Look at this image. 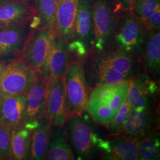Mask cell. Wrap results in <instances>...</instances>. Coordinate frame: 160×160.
<instances>
[{"mask_svg":"<svg viewBox=\"0 0 160 160\" xmlns=\"http://www.w3.org/2000/svg\"><path fill=\"white\" fill-rule=\"evenodd\" d=\"M93 38L90 55L113 50L119 12L123 9L117 0H92Z\"/></svg>","mask_w":160,"mask_h":160,"instance_id":"cell-1","label":"cell"},{"mask_svg":"<svg viewBox=\"0 0 160 160\" xmlns=\"http://www.w3.org/2000/svg\"><path fill=\"white\" fill-rule=\"evenodd\" d=\"M84 59L74 58L64 75L68 119L75 116H82L87 109L89 90L84 69Z\"/></svg>","mask_w":160,"mask_h":160,"instance_id":"cell-2","label":"cell"},{"mask_svg":"<svg viewBox=\"0 0 160 160\" xmlns=\"http://www.w3.org/2000/svg\"><path fill=\"white\" fill-rule=\"evenodd\" d=\"M147 30L143 22L136 14L129 9H121L118 15L113 49L130 53L138 59Z\"/></svg>","mask_w":160,"mask_h":160,"instance_id":"cell-3","label":"cell"},{"mask_svg":"<svg viewBox=\"0 0 160 160\" xmlns=\"http://www.w3.org/2000/svg\"><path fill=\"white\" fill-rule=\"evenodd\" d=\"M55 32L39 26L33 29L18 59L35 72L48 78L47 65Z\"/></svg>","mask_w":160,"mask_h":160,"instance_id":"cell-4","label":"cell"},{"mask_svg":"<svg viewBox=\"0 0 160 160\" xmlns=\"http://www.w3.org/2000/svg\"><path fill=\"white\" fill-rule=\"evenodd\" d=\"M92 0H78L75 16L74 38L68 48L77 58L85 59L92 49L93 38Z\"/></svg>","mask_w":160,"mask_h":160,"instance_id":"cell-5","label":"cell"},{"mask_svg":"<svg viewBox=\"0 0 160 160\" xmlns=\"http://www.w3.org/2000/svg\"><path fill=\"white\" fill-rule=\"evenodd\" d=\"M37 75L19 59L8 63L0 75V98L26 94Z\"/></svg>","mask_w":160,"mask_h":160,"instance_id":"cell-6","label":"cell"},{"mask_svg":"<svg viewBox=\"0 0 160 160\" xmlns=\"http://www.w3.org/2000/svg\"><path fill=\"white\" fill-rule=\"evenodd\" d=\"M40 25V18L12 28L0 29V62L7 65L18 59L33 30Z\"/></svg>","mask_w":160,"mask_h":160,"instance_id":"cell-7","label":"cell"},{"mask_svg":"<svg viewBox=\"0 0 160 160\" xmlns=\"http://www.w3.org/2000/svg\"><path fill=\"white\" fill-rule=\"evenodd\" d=\"M48 78L38 74L26 93L23 126L32 131L45 114Z\"/></svg>","mask_w":160,"mask_h":160,"instance_id":"cell-8","label":"cell"},{"mask_svg":"<svg viewBox=\"0 0 160 160\" xmlns=\"http://www.w3.org/2000/svg\"><path fill=\"white\" fill-rule=\"evenodd\" d=\"M81 116H75L68 120L69 138L81 160L92 157L97 148L99 139L92 126Z\"/></svg>","mask_w":160,"mask_h":160,"instance_id":"cell-9","label":"cell"},{"mask_svg":"<svg viewBox=\"0 0 160 160\" xmlns=\"http://www.w3.org/2000/svg\"><path fill=\"white\" fill-rule=\"evenodd\" d=\"M45 115L52 126H63L68 119L64 77H48Z\"/></svg>","mask_w":160,"mask_h":160,"instance_id":"cell-10","label":"cell"},{"mask_svg":"<svg viewBox=\"0 0 160 160\" xmlns=\"http://www.w3.org/2000/svg\"><path fill=\"white\" fill-rule=\"evenodd\" d=\"M158 90L157 82L145 74H137L129 79L126 99L131 109H152Z\"/></svg>","mask_w":160,"mask_h":160,"instance_id":"cell-11","label":"cell"},{"mask_svg":"<svg viewBox=\"0 0 160 160\" xmlns=\"http://www.w3.org/2000/svg\"><path fill=\"white\" fill-rule=\"evenodd\" d=\"M157 125L152 109L131 108L124 125L117 134L139 139L154 133Z\"/></svg>","mask_w":160,"mask_h":160,"instance_id":"cell-12","label":"cell"},{"mask_svg":"<svg viewBox=\"0 0 160 160\" xmlns=\"http://www.w3.org/2000/svg\"><path fill=\"white\" fill-rule=\"evenodd\" d=\"M112 139L99 138L97 148L103 151L106 160H139L138 152V139L120 134H114Z\"/></svg>","mask_w":160,"mask_h":160,"instance_id":"cell-13","label":"cell"},{"mask_svg":"<svg viewBox=\"0 0 160 160\" xmlns=\"http://www.w3.org/2000/svg\"><path fill=\"white\" fill-rule=\"evenodd\" d=\"M36 14V8L30 4L8 0L0 6V29L12 28L29 23Z\"/></svg>","mask_w":160,"mask_h":160,"instance_id":"cell-14","label":"cell"},{"mask_svg":"<svg viewBox=\"0 0 160 160\" xmlns=\"http://www.w3.org/2000/svg\"><path fill=\"white\" fill-rule=\"evenodd\" d=\"M145 74L150 78H156L160 74V30L151 32L147 30L141 53L138 59Z\"/></svg>","mask_w":160,"mask_h":160,"instance_id":"cell-15","label":"cell"},{"mask_svg":"<svg viewBox=\"0 0 160 160\" xmlns=\"http://www.w3.org/2000/svg\"><path fill=\"white\" fill-rule=\"evenodd\" d=\"M75 58L68 44L54 33L47 65L48 77H64L69 63Z\"/></svg>","mask_w":160,"mask_h":160,"instance_id":"cell-16","label":"cell"},{"mask_svg":"<svg viewBox=\"0 0 160 160\" xmlns=\"http://www.w3.org/2000/svg\"><path fill=\"white\" fill-rule=\"evenodd\" d=\"M78 0H58L55 33L68 45L72 42Z\"/></svg>","mask_w":160,"mask_h":160,"instance_id":"cell-17","label":"cell"},{"mask_svg":"<svg viewBox=\"0 0 160 160\" xmlns=\"http://www.w3.org/2000/svg\"><path fill=\"white\" fill-rule=\"evenodd\" d=\"M26 94L0 98V122L12 131L23 126Z\"/></svg>","mask_w":160,"mask_h":160,"instance_id":"cell-18","label":"cell"},{"mask_svg":"<svg viewBox=\"0 0 160 160\" xmlns=\"http://www.w3.org/2000/svg\"><path fill=\"white\" fill-rule=\"evenodd\" d=\"M52 125L45 115L39 125L31 131L30 160H46Z\"/></svg>","mask_w":160,"mask_h":160,"instance_id":"cell-19","label":"cell"},{"mask_svg":"<svg viewBox=\"0 0 160 160\" xmlns=\"http://www.w3.org/2000/svg\"><path fill=\"white\" fill-rule=\"evenodd\" d=\"M74 159V155L67 139L65 129L63 126H52L46 160Z\"/></svg>","mask_w":160,"mask_h":160,"instance_id":"cell-20","label":"cell"},{"mask_svg":"<svg viewBox=\"0 0 160 160\" xmlns=\"http://www.w3.org/2000/svg\"><path fill=\"white\" fill-rule=\"evenodd\" d=\"M31 131L21 126L11 132V160L29 159Z\"/></svg>","mask_w":160,"mask_h":160,"instance_id":"cell-21","label":"cell"},{"mask_svg":"<svg viewBox=\"0 0 160 160\" xmlns=\"http://www.w3.org/2000/svg\"><path fill=\"white\" fill-rule=\"evenodd\" d=\"M58 0H35L36 14L39 17L40 25L55 32V17Z\"/></svg>","mask_w":160,"mask_h":160,"instance_id":"cell-22","label":"cell"},{"mask_svg":"<svg viewBox=\"0 0 160 160\" xmlns=\"http://www.w3.org/2000/svg\"><path fill=\"white\" fill-rule=\"evenodd\" d=\"M160 145V139L155 132L138 139V152L139 160L159 159Z\"/></svg>","mask_w":160,"mask_h":160,"instance_id":"cell-23","label":"cell"},{"mask_svg":"<svg viewBox=\"0 0 160 160\" xmlns=\"http://www.w3.org/2000/svg\"><path fill=\"white\" fill-rule=\"evenodd\" d=\"M86 110L94 120L107 127L112 123L116 113L107 103L98 100L88 101Z\"/></svg>","mask_w":160,"mask_h":160,"instance_id":"cell-24","label":"cell"},{"mask_svg":"<svg viewBox=\"0 0 160 160\" xmlns=\"http://www.w3.org/2000/svg\"><path fill=\"white\" fill-rule=\"evenodd\" d=\"M128 9L143 20L160 9V0H135Z\"/></svg>","mask_w":160,"mask_h":160,"instance_id":"cell-25","label":"cell"},{"mask_svg":"<svg viewBox=\"0 0 160 160\" xmlns=\"http://www.w3.org/2000/svg\"><path fill=\"white\" fill-rule=\"evenodd\" d=\"M131 110V106L127 99H125L117 111L114 119L112 123L108 126L114 134L118 133L126 122L127 117Z\"/></svg>","mask_w":160,"mask_h":160,"instance_id":"cell-26","label":"cell"},{"mask_svg":"<svg viewBox=\"0 0 160 160\" xmlns=\"http://www.w3.org/2000/svg\"><path fill=\"white\" fill-rule=\"evenodd\" d=\"M0 156L2 160H11V133L0 122Z\"/></svg>","mask_w":160,"mask_h":160,"instance_id":"cell-27","label":"cell"},{"mask_svg":"<svg viewBox=\"0 0 160 160\" xmlns=\"http://www.w3.org/2000/svg\"><path fill=\"white\" fill-rule=\"evenodd\" d=\"M142 21L143 22L145 28L149 32H154L160 30V9L155 12L150 17Z\"/></svg>","mask_w":160,"mask_h":160,"instance_id":"cell-28","label":"cell"},{"mask_svg":"<svg viewBox=\"0 0 160 160\" xmlns=\"http://www.w3.org/2000/svg\"><path fill=\"white\" fill-rule=\"evenodd\" d=\"M123 9H128L130 4L135 0H117Z\"/></svg>","mask_w":160,"mask_h":160,"instance_id":"cell-29","label":"cell"},{"mask_svg":"<svg viewBox=\"0 0 160 160\" xmlns=\"http://www.w3.org/2000/svg\"><path fill=\"white\" fill-rule=\"evenodd\" d=\"M16 1H22V2H24L26 3L30 4L32 6H34L35 4V0H16Z\"/></svg>","mask_w":160,"mask_h":160,"instance_id":"cell-30","label":"cell"},{"mask_svg":"<svg viewBox=\"0 0 160 160\" xmlns=\"http://www.w3.org/2000/svg\"><path fill=\"white\" fill-rule=\"evenodd\" d=\"M6 65L5 63H2L1 62H0V75L2 73V72L3 71L4 69L5 68Z\"/></svg>","mask_w":160,"mask_h":160,"instance_id":"cell-31","label":"cell"},{"mask_svg":"<svg viewBox=\"0 0 160 160\" xmlns=\"http://www.w3.org/2000/svg\"><path fill=\"white\" fill-rule=\"evenodd\" d=\"M7 1H8V0H0V6H2L4 3H5Z\"/></svg>","mask_w":160,"mask_h":160,"instance_id":"cell-32","label":"cell"},{"mask_svg":"<svg viewBox=\"0 0 160 160\" xmlns=\"http://www.w3.org/2000/svg\"><path fill=\"white\" fill-rule=\"evenodd\" d=\"M0 160H2V158H1V156H0Z\"/></svg>","mask_w":160,"mask_h":160,"instance_id":"cell-33","label":"cell"},{"mask_svg":"<svg viewBox=\"0 0 160 160\" xmlns=\"http://www.w3.org/2000/svg\"></svg>","mask_w":160,"mask_h":160,"instance_id":"cell-34","label":"cell"}]
</instances>
